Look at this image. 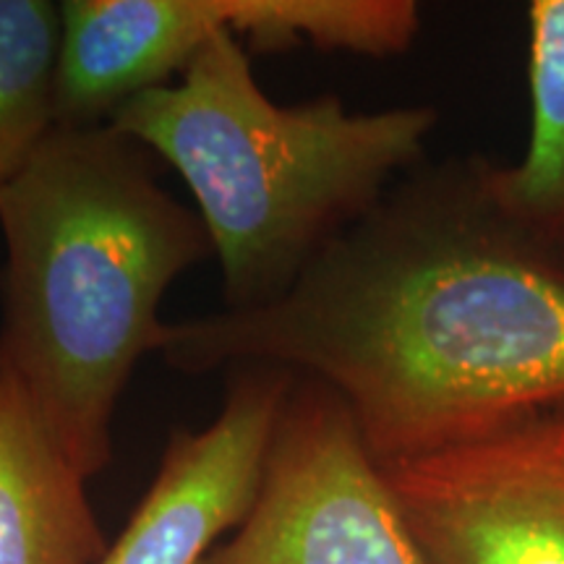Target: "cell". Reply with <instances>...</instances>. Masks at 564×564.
Returning a JSON list of instances; mask_svg holds the SVG:
<instances>
[{
  "label": "cell",
  "mask_w": 564,
  "mask_h": 564,
  "mask_svg": "<svg viewBox=\"0 0 564 564\" xmlns=\"http://www.w3.org/2000/svg\"><path fill=\"white\" fill-rule=\"evenodd\" d=\"M440 112L350 110L337 95L272 102L232 30L181 79L141 91L110 126L165 160L194 194L220 259L223 312L282 299L306 267L419 167Z\"/></svg>",
  "instance_id": "obj_3"
},
{
  "label": "cell",
  "mask_w": 564,
  "mask_h": 564,
  "mask_svg": "<svg viewBox=\"0 0 564 564\" xmlns=\"http://www.w3.org/2000/svg\"><path fill=\"white\" fill-rule=\"evenodd\" d=\"M295 373L232 369L223 411L199 432L175 429L158 476L97 564H199L243 523L274 421Z\"/></svg>",
  "instance_id": "obj_7"
},
{
  "label": "cell",
  "mask_w": 564,
  "mask_h": 564,
  "mask_svg": "<svg viewBox=\"0 0 564 564\" xmlns=\"http://www.w3.org/2000/svg\"><path fill=\"white\" fill-rule=\"evenodd\" d=\"M58 126H105L126 102L171 84L204 42L232 30L262 51L303 42L382 58L394 37L384 0H66Z\"/></svg>",
  "instance_id": "obj_4"
},
{
  "label": "cell",
  "mask_w": 564,
  "mask_h": 564,
  "mask_svg": "<svg viewBox=\"0 0 564 564\" xmlns=\"http://www.w3.org/2000/svg\"><path fill=\"white\" fill-rule=\"evenodd\" d=\"M199 564H432L356 415L295 373L243 523Z\"/></svg>",
  "instance_id": "obj_5"
},
{
  "label": "cell",
  "mask_w": 564,
  "mask_h": 564,
  "mask_svg": "<svg viewBox=\"0 0 564 564\" xmlns=\"http://www.w3.org/2000/svg\"><path fill=\"white\" fill-rule=\"evenodd\" d=\"M528 19L531 139L518 165L491 167L502 207L564 249V0H533Z\"/></svg>",
  "instance_id": "obj_9"
},
{
  "label": "cell",
  "mask_w": 564,
  "mask_h": 564,
  "mask_svg": "<svg viewBox=\"0 0 564 564\" xmlns=\"http://www.w3.org/2000/svg\"><path fill=\"white\" fill-rule=\"evenodd\" d=\"M61 3L0 0V188L58 126Z\"/></svg>",
  "instance_id": "obj_10"
},
{
  "label": "cell",
  "mask_w": 564,
  "mask_h": 564,
  "mask_svg": "<svg viewBox=\"0 0 564 564\" xmlns=\"http://www.w3.org/2000/svg\"><path fill=\"white\" fill-rule=\"evenodd\" d=\"M432 564H564V413L384 468Z\"/></svg>",
  "instance_id": "obj_6"
},
{
  "label": "cell",
  "mask_w": 564,
  "mask_h": 564,
  "mask_svg": "<svg viewBox=\"0 0 564 564\" xmlns=\"http://www.w3.org/2000/svg\"><path fill=\"white\" fill-rule=\"evenodd\" d=\"M556 408H560V411H562V413H564V403H562V405H556Z\"/></svg>",
  "instance_id": "obj_11"
},
{
  "label": "cell",
  "mask_w": 564,
  "mask_h": 564,
  "mask_svg": "<svg viewBox=\"0 0 564 564\" xmlns=\"http://www.w3.org/2000/svg\"><path fill=\"white\" fill-rule=\"evenodd\" d=\"M494 162H421L270 306L171 322L183 373L274 366L333 387L382 468L564 403V249L499 204Z\"/></svg>",
  "instance_id": "obj_1"
},
{
  "label": "cell",
  "mask_w": 564,
  "mask_h": 564,
  "mask_svg": "<svg viewBox=\"0 0 564 564\" xmlns=\"http://www.w3.org/2000/svg\"><path fill=\"white\" fill-rule=\"evenodd\" d=\"M152 158L110 123L55 126L0 188V350L87 478L108 468L118 400L160 348L167 288L215 253Z\"/></svg>",
  "instance_id": "obj_2"
},
{
  "label": "cell",
  "mask_w": 564,
  "mask_h": 564,
  "mask_svg": "<svg viewBox=\"0 0 564 564\" xmlns=\"http://www.w3.org/2000/svg\"><path fill=\"white\" fill-rule=\"evenodd\" d=\"M87 481L0 350V564L100 562Z\"/></svg>",
  "instance_id": "obj_8"
}]
</instances>
